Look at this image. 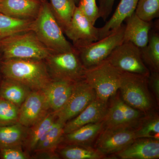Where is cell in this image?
<instances>
[{
    "instance_id": "1",
    "label": "cell",
    "mask_w": 159,
    "mask_h": 159,
    "mask_svg": "<svg viewBox=\"0 0 159 159\" xmlns=\"http://www.w3.org/2000/svg\"><path fill=\"white\" fill-rule=\"evenodd\" d=\"M0 68L4 78L18 81L32 91L43 90L52 80L44 60H3Z\"/></svg>"
},
{
    "instance_id": "2",
    "label": "cell",
    "mask_w": 159,
    "mask_h": 159,
    "mask_svg": "<svg viewBox=\"0 0 159 159\" xmlns=\"http://www.w3.org/2000/svg\"><path fill=\"white\" fill-rule=\"evenodd\" d=\"M31 30L51 53L66 52L74 48L65 36L47 0H41L39 11L32 21Z\"/></svg>"
},
{
    "instance_id": "3",
    "label": "cell",
    "mask_w": 159,
    "mask_h": 159,
    "mask_svg": "<svg viewBox=\"0 0 159 159\" xmlns=\"http://www.w3.org/2000/svg\"><path fill=\"white\" fill-rule=\"evenodd\" d=\"M0 52L3 60H44L51 53L31 30L0 39Z\"/></svg>"
},
{
    "instance_id": "4",
    "label": "cell",
    "mask_w": 159,
    "mask_h": 159,
    "mask_svg": "<svg viewBox=\"0 0 159 159\" xmlns=\"http://www.w3.org/2000/svg\"><path fill=\"white\" fill-rule=\"evenodd\" d=\"M122 72L106 60L86 69L84 79L95 91L97 98L108 102L119 90Z\"/></svg>"
},
{
    "instance_id": "5",
    "label": "cell",
    "mask_w": 159,
    "mask_h": 159,
    "mask_svg": "<svg viewBox=\"0 0 159 159\" xmlns=\"http://www.w3.org/2000/svg\"><path fill=\"white\" fill-rule=\"evenodd\" d=\"M148 77L123 72L119 89L124 102L145 113L153 110L154 107L148 88Z\"/></svg>"
},
{
    "instance_id": "6",
    "label": "cell",
    "mask_w": 159,
    "mask_h": 159,
    "mask_svg": "<svg viewBox=\"0 0 159 159\" xmlns=\"http://www.w3.org/2000/svg\"><path fill=\"white\" fill-rule=\"evenodd\" d=\"M52 80L77 82L84 79L86 69L76 49L51 53L44 60Z\"/></svg>"
},
{
    "instance_id": "7",
    "label": "cell",
    "mask_w": 159,
    "mask_h": 159,
    "mask_svg": "<svg viewBox=\"0 0 159 159\" xmlns=\"http://www.w3.org/2000/svg\"><path fill=\"white\" fill-rule=\"evenodd\" d=\"M125 26L89 44L75 48L86 69L97 66L106 60L112 51L123 42Z\"/></svg>"
},
{
    "instance_id": "8",
    "label": "cell",
    "mask_w": 159,
    "mask_h": 159,
    "mask_svg": "<svg viewBox=\"0 0 159 159\" xmlns=\"http://www.w3.org/2000/svg\"><path fill=\"white\" fill-rule=\"evenodd\" d=\"M107 61L122 72L148 77L150 72L142 60L140 48L130 42H123L107 57Z\"/></svg>"
},
{
    "instance_id": "9",
    "label": "cell",
    "mask_w": 159,
    "mask_h": 159,
    "mask_svg": "<svg viewBox=\"0 0 159 159\" xmlns=\"http://www.w3.org/2000/svg\"><path fill=\"white\" fill-rule=\"evenodd\" d=\"M110 99L102 119L103 128L129 127L135 128L145 113L133 108L115 95Z\"/></svg>"
},
{
    "instance_id": "10",
    "label": "cell",
    "mask_w": 159,
    "mask_h": 159,
    "mask_svg": "<svg viewBox=\"0 0 159 159\" xmlns=\"http://www.w3.org/2000/svg\"><path fill=\"white\" fill-rule=\"evenodd\" d=\"M135 139L133 127L103 128L96 139L95 148L105 156L117 154Z\"/></svg>"
},
{
    "instance_id": "11",
    "label": "cell",
    "mask_w": 159,
    "mask_h": 159,
    "mask_svg": "<svg viewBox=\"0 0 159 159\" xmlns=\"http://www.w3.org/2000/svg\"><path fill=\"white\" fill-rule=\"evenodd\" d=\"M96 97L95 91L85 79L74 83L72 93L67 102L56 114L57 119L66 124L79 115Z\"/></svg>"
},
{
    "instance_id": "12",
    "label": "cell",
    "mask_w": 159,
    "mask_h": 159,
    "mask_svg": "<svg viewBox=\"0 0 159 159\" xmlns=\"http://www.w3.org/2000/svg\"><path fill=\"white\" fill-rule=\"evenodd\" d=\"M94 25L77 6L64 33L73 42L74 48L83 47L99 39V28Z\"/></svg>"
},
{
    "instance_id": "13",
    "label": "cell",
    "mask_w": 159,
    "mask_h": 159,
    "mask_svg": "<svg viewBox=\"0 0 159 159\" xmlns=\"http://www.w3.org/2000/svg\"><path fill=\"white\" fill-rule=\"evenodd\" d=\"M49 111L42 91H32L20 107L18 123L29 128Z\"/></svg>"
},
{
    "instance_id": "14",
    "label": "cell",
    "mask_w": 159,
    "mask_h": 159,
    "mask_svg": "<svg viewBox=\"0 0 159 159\" xmlns=\"http://www.w3.org/2000/svg\"><path fill=\"white\" fill-rule=\"evenodd\" d=\"M74 83L52 80L42 90L49 111L56 114L64 107L72 93Z\"/></svg>"
},
{
    "instance_id": "15",
    "label": "cell",
    "mask_w": 159,
    "mask_h": 159,
    "mask_svg": "<svg viewBox=\"0 0 159 159\" xmlns=\"http://www.w3.org/2000/svg\"><path fill=\"white\" fill-rule=\"evenodd\" d=\"M107 104L108 102H103L96 97L77 116L66 122L64 128V134L87 124L102 122Z\"/></svg>"
},
{
    "instance_id": "16",
    "label": "cell",
    "mask_w": 159,
    "mask_h": 159,
    "mask_svg": "<svg viewBox=\"0 0 159 159\" xmlns=\"http://www.w3.org/2000/svg\"><path fill=\"white\" fill-rule=\"evenodd\" d=\"M116 155L122 159H159V140L138 138Z\"/></svg>"
},
{
    "instance_id": "17",
    "label": "cell",
    "mask_w": 159,
    "mask_h": 159,
    "mask_svg": "<svg viewBox=\"0 0 159 159\" xmlns=\"http://www.w3.org/2000/svg\"><path fill=\"white\" fill-rule=\"evenodd\" d=\"M41 5V0H1L0 12L19 19L33 20Z\"/></svg>"
},
{
    "instance_id": "18",
    "label": "cell",
    "mask_w": 159,
    "mask_h": 159,
    "mask_svg": "<svg viewBox=\"0 0 159 159\" xmlns=\"http://www.w3.org/2000/svg\"><path fill=\"white\" fill-rule=\"evenodd\" d=\"M126 20L123 42L132 43L140 48H144L148 43L151 29V22L142 20L135 12Z\"/></svg>"
},
{
    "instance_id": "19",
    "label": "cell",
    "mask_w": 159,
    "mask_h": 159,
    "mask_svg": "<svg viewBox=\"0 0 159 159\" xmlns=\"http://www.w3.org/2000/svg\"><path fill=\"white\" fill-rule=\"evenodd\" d=\"M139 0H121L112 16L99 28V39L120 28L123 22L135 11Z\"/></svg>"
},
{
    "instance_id": "20",
    "label": "cell",
    "mask_w": 159,
    "mask_h": 159,
    "mask_svg": "<svg viewBox=\"0 0 159 159\" xmlns=\"http://www.w3.org/2000/svg\"><path fill=\"white\" fill-rule=\"evenodd\" d=\"M103 128L102 122L87 124L71 132L65 134L62 141L67 145L90 146Z\"/></svg>"
},
{
    "instance_id": "21",
    "label": "cell",
    "mask_w": 159,
    "mask_h": 159,
    "mask_svg": "<svg viewBox=\"0 0 159 159\" xmlns=\"http://www.w3.org/2000/svg\"><path fill=\"white\" fill-rule=\"evenodd\" d=\"M57 119L56 114L49 111L39 121L28 128L24 144L27 150L34 152L40 141L51 128Z\"/></svg>"
},
{
    "instance_id": "22",
    "label": "cell",
    "mask_w": 159,
    "mask_h": 159,
    "mask_svg": "<svg viewBox=\"0 0 159 159\" xmlns=\"http://www.w3.org/2000/svg\"><path fill=\"white\" fill-rule=\"evenodd\" d=\"M32 91L16 80L4 78L0 84V97L19 107Z\"/></svg>"
},
{
    "instance_id": "23",
    "label": "cell",
    "mask_w": 159,
    "mask_h": 159,
    "mask_svg": "<svg viewBox=\"0 0 159 159\" xmlns=\"http://www.w3.org/2000/svg\"><path fill=\"white\" fill-rule=\"evenodd\" d=\"M28 130V128L19 123L0 126V150L22 146Z\"/></svg>"
},
{
    "instance_id": "24",
    "label": "cell",
    "mask_w": 159,
    "mask_h": 159,
    "mask_svg": "<svg viewBox=\"0 0 159 159\" xmlns=\"http://www.w3.org/2000/svg\"><path fill=\"white\" fill-rule=\"evenodd\" d=\"M51 10L64 32L68 27L77 7L75 0H49Z\"/></svg>"
},
{
    "instance_id": "25",
    "label": "cell",
    "mask_w": 159,
    "mask_h": 159,
    "mask_svg": "<svg viewBox=\"0 0 159 159\" xmlns=\"http://www.w3.org/2000/svg\"><path fill=\"white\" fill-rule=\"evenodd\" d=\"M65 125V123L57 119L51 128L40 141L34 152L55 151L60 143L62 142L64 135Z\"/></svg>"
},
{
    "instance_id": "26",
    "label": "cell",
    "mask_w": 159,
    "mask_h": 159,
    "mask_svg": "<svg viewBox=\"0 0 159 159\" xmlns=\"http://www.w3.org/2000/svg\"><path fill=\"white\" fill-rule=\"evenodd\" d=\"M136 139L149 138L159 140V117L154 111L146 113L134 128Z\"/></svg>"
},
{
    "instance_id": "27",
    "label": "cell",
    "mask_w": 159,
    "mask_h": 159,
    "mask_svg": "<svg viewBox=\"0 0 159 159\" xmlns=\"http://www.w3.org/2000/svg\"><path fill=\"white\" fill-rule=\"evenodd\" d=\"M32 21L16 18L0 12V39L20 32L30 31Z\"/></svg>"
},
{
    "instance_id": "28",
    "label": "cell",
    "mask_w": 159,
    "mask_h": 159,
    "mask_svg": "<svg viewBox=\"0 0 159 159\" xmlns=\"http://www.w3.org/2000/svg\"><path fill=\"white\" fill-rule=\"evenodd\" d=\"M59 157L65 159H100L105 156L90 146L67 145L58 151Z\"/></svg>"
},
{
    "instance_id": "29",
    "label": "cell",
    "mask_w": 159,
    "mask_h": 159,
    "mask_svg": "<svg viewBox=\"0 0 159 159\" xmlns=\"http://www.w3.org/2000/svg\"><path fill=\"white\" fill-rule=\"evenodd\" d=\"M142 60L150 72H159V35L149 34L148 43L140 48Z\"/></svg>"
},
{
    "instance_id": "30",
    "label": "cell",
    "mask_w": 159,
    "mask_h": 159,
    "mask_svg": "<svg viewBox=\"0 0 159 159\" xmlns=\"http://www.w3.org/2000/svg\"><path fill=\"white\" fill-rule=\"evenodd\" d=\"M136 14L146 21L151 22L159 16V0H139Z\"/></svg>"
},
{
    "instance_id": "31",
    "label": "cell",
    "mask_w": 159,
    "mask_h": 159,
    "mask_svg": "<svg viewBox=\"0 0 159 159\" xmlns=\"http://www.w3.org/2000/svg\"><path fill=\"white\" fill-rule=\"evenodd\" d=\"M19 107L0 97V126L18 123Z\"/></svg>"
},
{
    "instance_id": "32",
    "label": "cell",
    "mask_w": 159,
    "mask_h": 159,
    "mask_svg": "<svg viewBox=\"0 0 159 159\" xmlns=\"http://www.w3.org/2000/svg\"><path fill=\"white\" fill-rule=\"evenodd\" d=\"M77 6L91 22L95 25L99 18V8L96 0H79Z\"/></svg>"
},
{
    "instance_id": "33",
    "label": "cell",
    "mask_w": 159,
    "mask_h": 159,
    "mask_svg": "<svg viewBox=\"0 0 159 159\" xmlns=\"http://www.w3.org/2000/svg\"><path fill=\"white\" fill-rule=\"evenodd\" d=\"M30 156L23 150L22 146L11 147L0 150L1 159H28Z\"/></svg>"
},
{
    "instance_id": "34",
    "label": "cell",
    "mask_w": 159,
    "mask_h": 159,
    "mask_svg": "<svg viewBox=\"0 0 159 159\" xmlns=\"http://www.w3.org/2000/svg\"><path fill=\"white\" fill-rule=\"evenodd\" d=\"M148 86L158 104L159 102V72H150L148 77Z\"/></svg>"
},
{
    "instance_id": "35",
    "label": "cell",
    "mask_w": 159,
    "mask_h": 159,
    "mask_svg": "<svg viewBox=\"0 0 159 159\" xmlns=\"http://www.w3.org/2000/svg\"><path fill=\"white\" fill-rule=\"evenodd\" d=\"M116 0H98L99 1V17L106 20L111 13Z\"/></svg>"
},
{
    "instance_id": "36",
    "label": "cell",
    "mask_w": 159,
    "mask_h": 159,
    "mask_svg": "<svg viewBox=\"0 0 159 159\" xmlns=\"http://www.w3.org/2000/svg\"><path fill=\"white\" fill-rule=\"evenodd\" d=\"M79 0H75V2H76V4H78V2H79Z\"/></svg>"
},
{
    "instance_id": "37",
    "label": "cell",
    "mask_w": 159,
    "mask_h": 159,
    "mask_svg": "<svg viewBox=\"0 0 159 159\" xmlns=\"http://www.w3.org/2000/svg\"><path fill=\"white\" fill-rule=\"evenodd\" d=\"M1 52H0V59H1Z\"/></svg>"
},
{
    "instance_id": "38",
    "label": "cell",
    "mask_w": 159,
    "mask_h": 159,
    "mask_svg": "<svg viewBox=\"0 0 159 159\" xmlns=\"http://www.w3.org/2000/svg\"><path fill=\"white\" fill-rule=\"evenodd\" d=\"M0 2H1V0H0Z\"/></svg>"
},
{
    "instance_id": "39",
    "label": "cell",
    "mask_w": 159,
    "mask_h": 159,
    "mask_svg": "<svg viewBox=\"0 0 159 159\" xmlns=\"http://www.w3.org/2000/svg\"><path fill=\"white\" fill-rule=\"evenodd\" d=\"M0 84H1V83H0Z\"/></svg>"
}]
</instances>
